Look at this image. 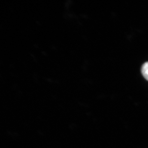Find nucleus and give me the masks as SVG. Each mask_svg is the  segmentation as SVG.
<instances>
[{
    "instance_id": "obj_1",
    "label": "nucleus",
    "mask_w": 148,
    "mask_h": 148,
    "mask_svg": "<svg viewBox=\"0 0 148 148\" xmlns=\"http://www.w3.org/2000/svg\"><path fill=\"white\" fill-rule=\"evenodd\" d=\"M143 76L148 81V62H146L142 66L141 69Z\"/></svg>"
}]
</instances>
